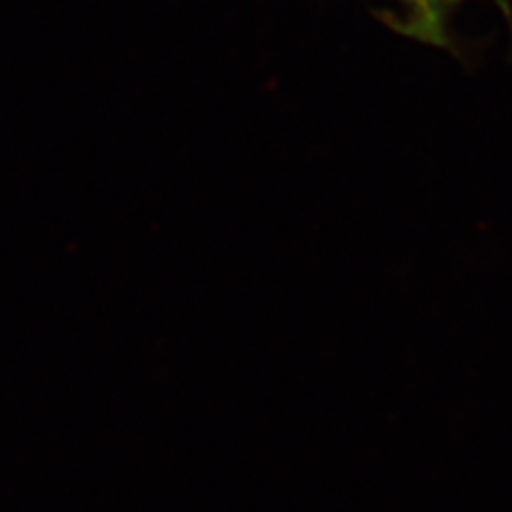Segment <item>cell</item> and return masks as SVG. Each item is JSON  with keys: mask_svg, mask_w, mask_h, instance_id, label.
I'll return each mask as SVG.
<instances>
[{"mask_svg": "<svg viewBox=\"0 0 512 512\" xmlns=\"http://www.w3.org/2000/svg\"><path fill=\"white\" fill-rule=\"evenodd\" d=\"M399 3L404 7L402 13H380V20L387 22L399 35L451 50L448 20L453 11L468 0H399ZM495 3H500L504 13H508V0H495Z\"/></svg>", "mask_w": 512, "mask_h": 512, "instance_id": "6da1fadb", "label": "cell"}]
</instances>
